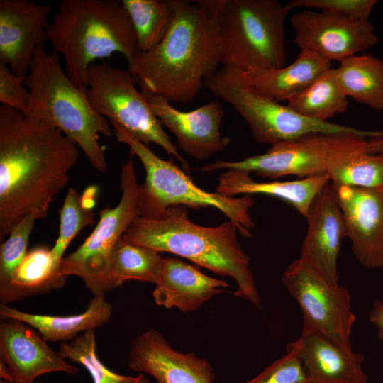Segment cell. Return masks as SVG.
<instances>
[{
	"label": "cell",
	"mask_w": 383,
	"mask_h": 383,
	"mask_svg": "<svg viewBox=\"0 0 383 383\" xmlns=\"http://www.w3.org/2000/svg\"><path fill=\"white\" fill-rule=\"evenodd\" d=\"M78 158L77 145L60 131L0 105L1 241L26 216H48Z\"/></svg>",
	"instance_id": "cell-1"
},
{
	"label": "cell",
	"mask_w": 383,
	"mask_h": 383,
	"mask_svg": "<svg viewBox=\"0 0 383 383\" xmlns=\"http://www.w3.org/2000/svg\"><path fill=\"white\" fill-rule=\"evenodd\" d=\"M222 65L219 24L209 0H180L172 26L153 50L139 53L131 73L169 101H192Z\"/></svg>",
	"instance_id": "cell-2"
},
{
	"label": "cell",
	"mask_w": 383,
	"mask_h": 383,
	"mask_svg": "<svg viewBox=\"0 0 383 383\" xmlns=\"http://www.w3.org/2000/svg\"><path fill=\"white\" fill-rule=\"evenodd\" d=\"M237 232L231 221L211 227L196 224L189 218L185 206L172 205L157 218L137 216L121 238L158 252L179 255L217 274L233 278L238 285L234 296L260 309L250 257L243 250Z\"/></svg>",
	"instance_id": "cell-3"
},
{
	"label": "cell",
	"mask_w": 383,
	"mask_h": 383,
	"mask_svg": "<svg viewBox=\"0 0 383 383\" xmlns=\"http://www.w3.org/2000/svg\"><path fill=\"white\" fill-rule=\"evenodd\" d=\"M47 40L65 59V73L84 94L89 66L119 52L131 72L139 55L131 18L118 0H61Z\"/></svg>",
	"instance_id": "cell-4"
},
{
	"label": "cell",
	"mask_w": 383,
	"mask_h": 383,
	"mask_svg": "<svg viewBox=\"0 0 383 383\" xmlns=\"http://www.w3.org/2000/svg\"><path fill=\"white\" fill-rule=\"evenodd\" d=\"M24 84L30 95L22 113L30 120L60 131L82 150L94 168L105 172L107 160L99 135L110 137L111 124L69 79L60 64L58 52L48 53L44 45H40Z\"/></svg>",
	"instance_id": "cell-5"
},
{
	"label": "cell",
	"mask_w": 383,
	"mask_h": 383,
	"mask_svg": "<svg viewBox=\"0 0 383 383\" xmlns=\"http://www.w3.org/2000/svg\"><path fill=\"white\" fill-rule=\"evenodd\" d=\"M216 12L222 65L248 70L286 65L285 22L279 0H209Z\"/></svg>",
	"instance_id": "cell-6"
},
{
	"label": "cell",
	"mask_w": 383,
	"mask_h": 383,
	"mask_svg": "<svg viewBox=\"0 0 383 383\" xmlns=\"http://www.w3.org/2000/svg\"><path fill=\"white\" fill-rule=\"evenodd\" d=\"M110 124L116 140L129 147L131 155L138 157L146 172L144 184L139 186L138 216L157 218L172 205H182L194 209L213 207L235 224L242 236H252L250 229L255 223L249 209L254 205L255 200L251 195L231 197L199 188L173 161L160 158L147 145L123 128L115 123Z\"/></svg>",
	"instance_id": "cell-7"
},
{
	"label": "cell",
	"mask_w": 383,
	"mask_h": 383,
	"mask_svg": "<svg viewBox=\"0 0 383 383\" xmlns=\"http://www.w3.org/2000/svg\"><path fill=\"white\" fill-rule=\"evenodd\" d=\"M205 87L235 109L259 143L272 145L311 133H353L369 138L380 134L379 131H364L304 117L287 105L258 94L238 67L222 65L206 80Z\"/></svg>",
	"instance_id": "cell-8"
},
{
	"label": "cell",
	"mask_w": 383,
	"mask_h": 383,
	"mask_svg": "<svg viewBox=\"0 0 383 383\" xmlns=\"http://www.w3.org/2000/svg\"><path fill=\"white\" fill-rule=\"evenodd\" d=\"M134 82L128 69L115 67L107 62L93 63L88 69L86 96L93 109L110 123L123 128L145 145H158L189 171L188 163Z\"/></svg>",
	"instance_id": "cell-9"
},
{
	"label": "cell",
	"mask_w": 383,
	"mask_h": 383,
	"mask_svg": "<svg viewBox=\"0 0 383 383\" xmlns=\"http://www.w3.org/2000/svg\"><path fill=\"white\" fill-rule=\"evenodd\" d=\"M120 188L121 197L118 204L113 208L101 209L99 212V221L92 233L61 261L62 274L82 279L94 296L113 289L110 275L113 250L138 216L139 185L132 158L121 165Z\"/></svg>",
	"instance_id": "cell-10"
},
{
	"label": "cell",
	"mask_w": 383,
	"mask_h": 383,
	"mask_svg": "<svg viewBox=\"0 0 383 383\" xmlns=\"http://www.w3.org/2000/svg\"><path fill=\"white\" fill-rule=\"evenodd\" d=\"M282 282L302 311L301 333L320 335L353 351L350 337L356 316L346 288L300 258L289 264Z\"/></svg>",
	"instance_id": "cell-11"
},
{
	"label": "cell",
	"mask_w": 383,
	"mask_h": 383,
	"mask_svg": "<svg viewBox=\"0 0 383 383\" xmlns=\"http://www.w3.org/2000/svg\"><path fill=\"white\" fill-rule=\"evenodd\" d=\"M345 134L348 133L308 134L273 144L261 155L237 162L218 160L197 170H238L270 179L287 175L305 178L328 174L332 152Z\"/></svg>",
	"instance_id": "cell-12"
},
{
	"label": "cell",
	"mask_w": 383,
	"mask_h": 383,
	"mask_svg": "<svg viewBox=\"0 0 383 383\" xmlns=\"http://www.w3.org/2000/svg\"><path fill=\"white\" fill-rule=\"evenodd\" d=\"M290 21L295 32V45L330 62H340L368 50L379 40L369 21L305 9L292 15Z\"/></svg>",
	"instance_id": "cell-13"
},
{
	"label": "cell",
	"mask_w": 383,
	"mask_h": 383,
	"mask_svg": "<svg viewBox=\"0 0 383 383\" xmlns=\"http://www.w3.org/2000/svg\"><path fill=\"white\" fill-rule=\"evenodd\" d=\"M139 87L162 125L175 135L179 148L190 157L199 160L207 159L230 143V138L222 136L221 133L224 111L219 101L182 111L173 107L163 96Z\"/></svg>",
	"instance_id": "cell-14"
},
{
	"label": "cell",
	"mask_w": 383,
	"mask_h": 383,
	"mask_svg": "<svg viewBox=\"0 0 383 383\" xmlns=\"http://www.w3.org/2000/svg\"><path fill=\"white\" fill-rule=\"evenodd\" d=\"M52 7L29 0H0V62L26 77L38 48L47 40Z\"/></svg>",
	"instance_id": "cell-15"
},
{
	"label": "cell",
	"mask_w": 383,
	"mask_h": 383,
	"mask_svg": "<svg viewBox=\"0 0 383 383\" xmlns=\"http://www.w3.org/2000/svg\"><path fill=\"white\" fill-rule=\"evenodd\" d=\"M128 356L131 370L151 375L157 383H214L216 379L208 360L174 350L152 328L132 340Z\"/></svg>",
	"instance_id": "cell-16"
},
{
	"label": "cell",
	"mask_w": 383,
	"mask_h": 383,
	"mask_svg": "<svg viewBox=\"0 0 383 383\" xmlns=\"http://www.w3.org/2000/svg\"><path fill=\"white\" fill-rule=\"evenodd\" d=\"M333 187L354 256L367 268H383V189Z\"/></svg>",
	"instance_id": "cell-17"
},
{
	"label": "cell",
	"mask_w": 383,
	"mask_h": 383,
	"mask_svg": "<svg viewBox=\"0 0 383 383\" xmlns=\"http://www.w3.org/2000/svg\"><path fill=\"white\" fill-rule=\"evenodd\" d=\"M0 360L9 367L13 383H35L39 376L54 372L78 373L35 328L10 318L0 323Z\"/></svg>",
	"instance_id": "cell-18"
},
{
	"label": "cell",
	"mask_w": 383,
	"mask_h": 383,
	"mask_svg": "<svg viewBox=\"0 0 383 383\" xmlns=\"http://www.w3.org/2000/svg\"><path fill=\"white\" fill-rule=\"evenodd\" d=\"M306 218L308 228L299 258L338 282L337 260L346 228L331 182L316 196Z\"/></svg>",
	"instance_id": "cell-19"
},
{
	"label": "cell",
	"mask_w": 383,
	"mask_h": 383,
	"mask_svg": "<svg viewBox=\"0 0 383 383\" xmlns=\"http://www.w3.org/2000/svg\"><path fill=\"white\" fill-rule=\"evenodd\" d=\"M286 350L301 360L309 383H367L365 356L314 333H301Z\"/></svg>",
	"instance_id": "cell-20"
},
{
	"label": "cell",
	"mask_w": 383,
	"mask_h": 383,
	"mask_svg": "<svg viewBox=\"0 0 383 383\" xmlns=\"http://www.w3.org/2000/svg\"><path fill=\"white\" fill-rule=\"evenodd\" d=\"M155 285V304L183 313L197 310L228 286L225 280L209 277L182 260L169 257L162 258Z\"/></svg>",
	"instance_id": "cell-21"
},
{
	"label": "cell",
	"mask_w": 383,
	"mask_h": 383,
	"mask_svg": "<svg viewBox=\"0 0 383 383\" xmlns=\"http://www.w3.org/2000/svg\"><path fill=\"white\" fill-rule=\"evenodd\" d=\"M249 172L228 170L218 179L216 192L226 196L238 194H265L291 204L304 218L320 192L331 182L328 174L301 178L293 181L255 182Z\"/></svg>",
	"instance_id": "cell-22"
},
{
	"label": "cell",
	"mask_w": 383,
	"mask_h": 383,
	"mask_svg": "<svg viewBox=\"0 0 383 383\" xmlns=\"http://www.w3.org/2000/svg\"><path fill=\"white\" fill-rule=\"evenodd\" d=\"M331 63L318 53L300 50L295 60L279 69L243 70L250 86L260 95L277 102L287 101L309 87Z\"/></svg>",
	"instance_id": "cell-23"
},
{
	"label": "cell",
	"mask_w": 383,
	"mask_h": 383,
	"mask_svg": "<svg viewBox=\"0 0 383 383\" xmlns=\"http://www.w3.org/2000/svg\"><path fill=\"white\" fill-rule=\"evenodd\" d=\"M4 319L21 321L35 328L47 342H69L79 334L107 323L112 316V305L105 294L94 296L81 313L70 316H50L30 313L0 304Z\"/></svg>",
	"instance_id": "cell-24"
},
{
	"label": "cell",
	"mask_w": 383,
	"mask_h": 383,
	"mask_svg": "<svg viewBox=\"0 0 383 383\" xmlns=\"http://www.w3.org/2000/svg\"><path fill=\"white\" fill-rule=\"evenodd\" d=\"M368 138L350 135L340 145L328 172L333 186L383 189V154L366 152Z\"/></svg>",
	"instance_id": "cell-25"
},
{
	"label": "cell",
	"mask_w": 383,
	"mask_h": 383,
	"mask_svg": "<svg viewBox=\"0 0 383 383\" xmlns=\"http://www.w3.org/2000/svg\"><path fill=\"white\" fill-rule=\"evenodd\" d=\"M67 278L62 274L61 263L55 260L51 249L36 247L27 252L15 270L9 289L0 297L1 304L60 289Z\"/></svg>",
	"instance_id": "cell-26"
},
{
	"label": "cell",
	"mask_w": 383,
	"mask_h": 383,
	"mask_svg": "<svg viewBox=\"0 0 383 383\" xmlns=\"http://www.w3.org/2000/svg\"><path fill=\"white\" fill-rule=\"evenodd\" d=\"M339 83L349 98L383 111V60L372 55H353L339 62Z\"/></svg>",
	"instance_id": "cell-27"
},
{
	"label": "cell",
	"mask_w": 383,
	"mask_h": 383,
	"mask_svg": "<svg viewBox=\"0 0 383 383\" xmlns=\"http://www.w3.org/2000/svg\"><path fill=\"white\" fill-rule=\"evenodd\" d=\"M135 33L139 53L155 48L175 18L180 0H121Z\"/></svg>",
	"instance_id": "cell-28"
},
{
	"label": "cell",
	"mask_w": 383,
	"mask_h": 383,
	"mask_svg": "<svg viewBox=\"0 0 383 383\" xmlns=\"http://www.w3.org/2000/svg\"><path fill=\"white\" fill-rule=\"evenodd\" d=\"M287 102L299 114L320 121H328L335 115L345 112L348 107V97L339 83L336 68L323 72Z\"/></svg>",
	"instance_id": "cell-29"
},
{
	"label": "cell",
	"mask_w": 383,
	"mask_h": 383,
	"mask_svg": "<svg viewBox=\"0 0 383 383\" xmlns=\"http://www.w3.org/2000/svg\"><path fill=\"white\" fill-rule=\"evenodd\" d=\"M162 258L160 252L121 238L111 255L110 275L113 289L128 280L156 284Z\"/></svg>",
	"instance_id": "cell-30"
},
{
	"label": "cell",
	"mask_w": 383,
	"mask_h": 383,
	"mask_svg": "<svg viewBox=\"0 0 383 383\" xmlns=\"http://www.w3.org/2000/svg\"><path fill=\"white\" fill-rule=\"evenodd\" d=\"M94 329L87 331L74 340L61 343L58 353L63 359L82 365L93 383H132L135 377L116 373L106 367L96 355Z\"/></svg>",
	"instance_id": "cell-31"
},
{
	"label": "cell",
	"mask_w": 383,
	"mask_h": 383,
	"mask_svg": "<svg viewBox=\"0 0 383 383\" xmlns=\"http://www.w3.org/2000/svg\"><path fill=\"white\" fill-rule=\"evenodd\" d=\"M60 230L52 248V255L57 263H61L69 244L84 227L95 223L91 209L86 208L82 197L72 187H70L59 210Z\"/></svg>",
	"instance_id": "cell-32"
},
{
	"label": "cell",
	"mask_w": 383,
	"mask_h": 383,
	"mask_svg": "<svg viewBox=\"0 0 383 383\" xmlns=\"http://www.w3.org/2000/svg\"><path fill=\"white\" fill-rule=\"evenodd\" d=\"M36 218L26 216L0 247V297L9 289L12 276L27 254L30 235Z\"/></svg>",
	"instance_id": "cell-33"
},
{
	"label": "cell",
	"mask_w": 383,
	"mask_h": 383,
	"mask_svg": "<svg viewBox=\"0 0 383 383\" xmlns=\"http://www.w3.org/2000/svg\"><path fill=\"white\" fill-rule=\"evenodd\" d=\"M295 8L318 9L338 16L361 21L368 18L378 4L377 0H292L287 3Z\"/></svg>",
	"instance_id": "cell-34"
},
{
	"label": "cell",
	"mask_w": 383,
	"mask_h": 383,
	"mask_svg": "<svg viewBox=\"0 0 383 383\" xmlns=\"http://www.w3.org/2000/svg\"><path fill=\"white\" fill-rule=\"evenodd\" d=\"M246 383H309L299 357L292 351L265 368Z\"/></svg>",
	"instance_id": "cell-35"
},
{
	"label": "cell",
	"mask_w": 383,
	"mask_h": 383,
	"mask_svg": "<svg viewBox=\"0 0 383 383\" xmlns=\"http://www.w3.org/2000/svg\"><path fill=\"white\" fill-rule=\"evenodd\" d=\"M26 77L16 75L4 63L0 62V102L23 112L28 106L30 91L24 84Z\"/></svg>",
	"instance_id": "cell-36"
},
{
	"label": "cell",
	"mask_w": 383,
	"mask_h": 383,
	"mask_svg": "<svg viewBox=\"0 0 383 383\" xmlns=\"http://www.w3.org/2000/svg\"><path fill=\"white\" fill-rule=\"evenodd\" d=\"M370 322L377 331V337L383 347V301L377 300L368 315Z\"/></svg>",
	"instance_id": "cell-37"
},
{
	"label": "cell",
	"mask_w": 383,
	"mask_h": 383,
	"mask_svg": "<svg viewBox=\"0 0 383 383\" xmlns=\"http://www.w3.org/2000/svg\"><path fill=\"white\" fill-rule=\"evenodd\" d=\"M365 150L370 154H383V135L368 138Z\"/></svg>",
	"instance_id": "cell-38"
},
{
	"label": "cell",
	"mask_w": 383,
	"mask_h": 383,
	"mask_svg": "<svg viewBox=\"0 0 383 383\" xmlns=\"http://www.w3.org/2000/svg\"><path fill=\"white\" fill-rule=\"evenodd\" d=\"M96 193V189L94 187H90L81 196L82 204L86 208L91 209L94 206Z\"/></svg>",
	"instance_id": "cell-39"
},
{
	"label": "cell",
	"mask_w": 383,
	"mask_h": 383,
	"mask_svg": "<svg viewBox=\"0 0 383 383\" xmlns=\"http://www.w3.org/2000/svg\"><path fill=\"white\" fill-rule=\"evenodd\" d=\"M0 377L9 383H13V376L6 365L0 360Z\"/></svg>",
	"instance_id": "cell-40"
},
{
	"label": "cell",
	"mask_w": 383,
	"mask_h": 383,
	"mask_svg": "<svg viewBox=\"0 0 383 383\" xmlns=\"http://www.w3.org/2000/svg\"><path fill=\"white\" fill-rule=\"evenodd\" d=\"M132 383H148V380L145 377L144 374L140 373L138 376L135 377Z\"/></svg>",
	"instance_id": "cell-41"
},
{
	"label": "cell",
	"mask_w": 383,
	"mask_h": 383,
	"mask_svg": "<svg viewBox=\"0 0 383 383\" xmlns=\"http://www.w3.org/2000/svg\"><path fill=\"white\" fill-rule=\"evenodd\" d=\"M0 383H9V382H6V381H5L4 379H1Z\"/></svg>",
	"instance_id": "cell-42"
},
{
	"label": "cell",
	"mask_w": 383,
	"mask_h": 383,
	"mask_svg": "<svg viewBox=\"0 0 383 383\" xmlns=\"http://www.w3.org/2000/svg\"><path fill=\"white\" fill-rule=\"evenodd\" d=\"M35 383H45V382H43L38 381V382H35Z\"/></svg>",
	"instance_id": "cell-43"
}]
</instances>
